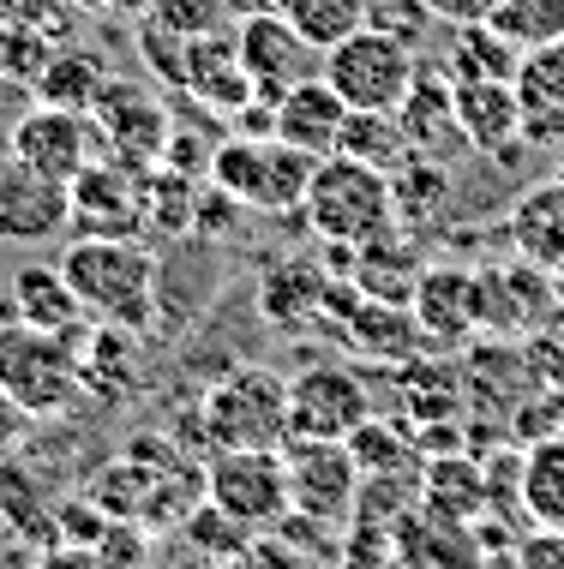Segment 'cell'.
Instances as JSON below:
<instances>
[{
  "label": "cell",
  "mask_w": 564,
  "mask_h": 569,
  "mask_svg": "<svg viewBox=\"0 0 564 569\" xmlns=\"http://www.w3.org/2000/svg\"><path fill=\"white\" fill-rule=\"evenodd\" d=\"M325 84L337 90L348 109H385L396 114L408 97V84H415L420 72V54L408 49L403 37H390V30L378 24H360L355 37H343L337 49H325Z\"/></svg>",
  "instance_id": "5"
},
{
  "label": "cell",
  "mask_w": 564,
  "mask_h": 569,
  "mask_svg": "<svg viewBox=\"0 0 564 569\" xmlns=\"http://www.w3.org/2000/svg\"><path fill=\"white\" fill-rule=\"evenodd\" d=\"M390 198H396V222H433L451 198V168L415 150L403 168H390Z\"/></svg>",
  "instance_id": "31"
},
{
  "label": "cell",
  "mask_w": 564,
  "mask_h": 569,
  "mask_svg": "<svg viewBox=\"0 0 564 569\" xmlns=\"http://www.w3.org/2000/svg\"><path fill=\"white\" fill-rule=\"evenodd\" d=\"M228 569H300V551L295 546H283L277 533H253V546L240 551Z\"/></svg>",
  "instance_id": "43"
},
{
  "label": "cell",
  "mask_w": 564,
  "mask_h": 569,
  "mask_svg": "<svg viewBox=\"0 0 564 569\" xmlns=\"http://www.w3.org/2000/svg\"><path fill=\"white\" fill-rule=\"evenodd\" d=\"M24 432H30V413H24L19 402H12L7 390H0V461H12V456H19Z\"/></svg>",
  "instance_id": "46"
},
{
  "label": "cell",
  "mask_w": 564,
  "mask_h": 569,
  "mask_svg": "<svg viewBox=\"0 0 564 569\" xmlns=\"http://www.w3.org/2000/svg\"><path fill=\"white\" fill-rule=\"evenodd\" d=\"M415 282H420V258H415V246H408L403 228H390V234L355 246V288L367 300L408 306V300H415Z\"/></svg>",
  "instance_id": "26"
},
{
  "label": "cell",
  "mask_w": 564,
  "mask_h": 569,
  "mask_svg": "<svg viewBox=\"0 0 564 569\" xmlns=\"http://www.w3.org/2000/svg\"><path fill=\"white\" fill-rule=\"evenodd\" d=\"M343 569H396V528H378V521H348L343 546H337Z\"/></svg>",
  "instance_id": "37"
},
{
  "label": "cell",
  "mask_w": 564,
  "mask_h": 569,
  "mask_svg": "<svg viewBox=\"0 0 564 569\" xmlns=\"http://www.w3.org/2000/svg\"><path fill=\"white\" fill-rule=\"evenodd\" d=\"M523 353H528V372H535L541 390L564 396V342H553V336H535Z\"/></svg>",
  "instance_id": "44"
},
{
  "label": "cell",
  "mask_w": 564,
  "mask_h": 569,
  "mask_svg": "<svg viewBox=\"0 0 564 569\" xmlns=\"http://www.w3.org/2000/svg\"><path fill=\"white\" fill-rule=\"evenodd\" d=\"M235 49H240V67H247V79H253V97H265V102L288 97L295 84L318 79V67H325V54H318L283 12L235 19Z\"/></svg>",
  "instance_id": "10"
},
{
  "label": "cell",
  "mask_w": 564,
  "mask_h": 569,
  "mask_svg": "<svg viewBox=\"0 0 564 569\" xmlns=\"http://www.w3.org/2000/svg\"><path fill=\"white\" fill-rule=\"evenodd\" d=\"M426 12L456 30V24H486L498 12V0H426Z\"/></svg>",
  "instance_id": "45"
},
{
  "label": "cell",
  "mask_w": 564,
  "mask_h": 569,
  "mask_svg": "<svg viewBox=\"0 0 564 569\" xmlns=\"http://www.w3.org/2000/svg\"><path fill=\"white\" fill-rule=\"evenodd\" d=\"M516 109H523V144L564 150V37L516 60Z\"/></svg>",
  "instance_id": "18"
},
{
  "label": "cell",
  "mask_w": 564,
  "mask_h": 569,
  "mask_svg": "<svg viewBox=\"0 0 564 569\" xmlns=\"http://www.w3.org/2000/svg\"><path fill=\"white\" fill-rule=\"evenodd\" d=\"M72 295H79L85 318L120 330H157V258L139 240H85L72 234V246L60 252Z\"/></svg>",
  "instance_id": "1"
},
{
  "label": "cell",
  "mask_w": 564,
  "mask_h": 569,
  "mask_svg": "<svg viewBox=\"0 0 564 569\" xmlns=\"http://www.w3.org/2000/svg\"><path fill=\"white\" fill-rule=\"evenodd\" d=\"M408 312H415V325L433 348L475 342L481 336V276L463 270V264H426Z\"/></svg>",
  "instance_id": "14"
},
{
  "label": "cell",
  "mask_w": 564,
  "mask_h": 569,
  "mask_svg": "<svg viewBox=\"0 0 564 569\" xmlns=\"http://www.w3.org/2000/svg\"><path fill=\"white\" fill-rule=\"evenodd\" d=\"M505 234L516 246V258L541 270H564V174L558 180H541L535 192H523L505 217Z\"/></svg>",
  "instance_id": "20"
},
{
  "label": "cell",
  "mask_w": 564,
  "mask_h": 569,
  "mask_svg": "<svg viewBox=\"0 0 564 569\" xmlns=\"http://www.w3.org/2000/svg\"><path fill=\"white\" fill-rule=\"evenodd\" d=\"M7 312L24 318V325H37V330H79L85 325V306L72 295V282L60 264H19L12 270Z\"/></svg>",
  "instance_id": "21"
},
{
  "label": "cell",
  "mask_w": 564,
  "mask_h": 569,
  "mask_svg": "<svg viewBox=\"0 0 564 569\" xmlns=\"http://www.w3.org/2000/svg\"><path fill=\"white\" fill-rule=\"evenodd\" d=\"M7 157L37 168V174L49 180H79L90 162H97V120L85 109H60V102H37V109H24L12 120L7 132Z\"/></svg>",
  "instance_id": "9"
},
{
  "label": "cell",
  "mask_w": 564,
  "mask_h": 569,
  "mask_svg": "<svg viewBox=\"0 0 564 569\" xmlns=\"http://www.w3.org/2000/svg\"><path fill=\"white\" fill-rule=\"evenodd\" d=\"M240 210H247V204H240V198H228L222 187H198V210H192V234H235V228H240Z\"/></svg>",
  "instance_id": "41"
},
{
  "label": "cell",
  "mask_w": 564,
  "mask_h": 569,
  "mask_svg": "<svg viewBox=\"0 0 564 569\" xmlns=\"http://www.w3.org/2000/svg\"><path fill=\"white\" fill-rule=\"evenodd\" d=\"M523 516L535 528H564V432L523 450Z\"/></svg>",
  "instance_id": "28"
},
{
  "label": "cell",
  "mask_w": 564,
  "mask_h": 569,
  "mask_svg": "<svg viewBox=\"0 0 564 569\" xmlns=\"http://www.w3.org/2000/svg\"><path fill=\"white\" fill-rule=\"evenodd\" d=\"M0 546H7V516H0Z\"/></svg>",
  "instance_id": "50"
},
{
  "label": "cell",
  "mask_w": 564,
  "mask_h": 569,
  "mask_svg": "<svg viewBox=\"0 0 564 569\" xmlns=\"http://www.w3.org/2000/svg\"><path fill=\"white\" fill-rule=\"evenodd\" d=\"M348 456L360 461V473H396V468H420V443L408 426H390L385 413H373L367 426L348 432Z\"/></svg>",
  "instance_id": "34"
},
{
  "label": "cell",
  "mask_w": 564,
  "mask_h": 569,
  "mask_svg": "<svg viewBox=\"0 0 564 569\" xmlns=\"http://www.w3.org/2000/svg\"><path fill=\"white\" fill-rule=\"evenodd\" d=\"M102 84H109V72H102V60L97 54H85V49H67L42 67V79L30 84L37 90V102H60V109H97V97H102Z\"/></svg>",
  "instance_id": "29"
},
{
  "label": "cell",
  "mask_w": 564,
  "mask_h": 569,
  "mask_svg": "<svg viewBox=\"0 0 564 569\" xmlns=\"http://www.w3.org/2000/svg\"><path fill=\"white\" fill-rule=\"evenodd\" d=\"M30 569H102V563H97V551H90V546H49Z\"/></svg>",
  "instance_id": "47"
},
{
  "label": "cell",
  "mask_w": 564,
  "mask_h": 569,
  "mask_svg": "<svg viewBox=\"0 0 564 569\" xmlns=\"http://www.w3.org/2000/svg\"><path fill=\"white\" fill-rule=\"evenodd\" d=\"M90 120H97V138H102V150L120 162H132V168H157L162 162V150H169V114H162V102L150 97V90L139 84H102V97H97V109H90Z\"/></svg>",
  "instance_id": "13"
},
{
  "label": "cell",
  "mask_w": 564,
  "mask_h": 569,
  "mask_svg": "<svg viewBox=\"0 0 564 569\" xmlns=\"http://www.w3.org/2000/svg\"><path fill=\"white\" fill-rule=\"evenodd\" d=\"M79 330H37L24 318L0 325V390L19 402L30 420H60L79 408L85 372H79Z\"/></svg>",
  "instance_id": "2"
},
{
  "label": "cell",
  "mask_w": 564,
  "mask_h": 569,
  "mask_svg": "<svg viewBox=\"0 0 564 569\" xmlns=\"http://www.w3.org/2000/svg\"><path fill=\"white\" fill-rule=\"evenodd\" d=\"M343 342L360 353V360H378V366H403V360H415V348L426 342L420 325H415V312L408 306H390V300H367L360 295V306L348 312V325H343Z\"/></svg>",
  "instance_id": "22"
},
{
  "label": "cell",
  "mask_w": 564,
  "mask_h": 569,
  "mask_svg": "<svg viewBox=\"0 0 564 569\" xmlns=\"http://www.w3.org/2000/svg\"><path fill=\"white\" fill-rule=\"evenodd\" d=\"M277 12L313 42L318 54L337 49L343 37H355V30L367 24V0H277Z\"/></svg>",
  "instance_id": "33"
},
{
  "label": "cell",
  "mask_w": 564,
  "mask_h": 569,
  "mask_svg": "<svg viewBox=\"0 0 564 569\" xmlns=\"http://www.w3.org/2000/svg\"><path fill=\"white\" fill-rule=\"evenodd\" d=\"M420 503L451 521H481L486 516V461L468 450L420 461Z\"/></svg>",
  "instance_id": "25"
},
{
  "label": "cell",
  "mask_w": 564,
  "mask_h": 569,
  "mask_svg": "<svg viewBox=\"0 0 564 569\" xmlns=\"http://www.w3.org/2000/svg\"><path fill=\"white\" fill-rule=\"evenodd\" d=\"M222 12L235 24V19H253V12H277V0H222Z\"/></svg>",
  "instance_id": "48"
},
{
  "label": "cell",
  "mask_w": 564,
  "mask_h": 569,
  "mask_svg": "<svg viewBox=\"0 0 564 569\" xmlns=\"http://www.w3.org/2000/svg\"><path fill=\"white\" fill-rule=\"evenodd\" d=\"M205 498L240 528L270 533L295 510L288 503V456L283 450H217L205 461Z\"/></svg>",
  "instance_id": "6"
},
{
  "label": "cell",
  "mask_w": 564,
  "mask_h": 569,
  "mask_svg": "<svg viewBox=\"0 0 564 569\" xmlns=\"http://www.w3.org/2000/svg\"><path fill=\"white\" fill-rule=\"evenodd\" d=\"M343 120H348V102L325 84V72L307 84H295L288 97H277V138L295 150H307V157H337Z\"/></svg>",
  "instance_id": "19"
},
{
  "label": "cell",
  "mask_w": 564,
  "mask_h": 569,
  "mask_svg": "<svg viewBox=\"0 0 564 569\" xmlns=\"http://www.w3.org/2000/svg\"><path fill=\"white\" fill-rule=\"evenodd\" d=\"M486 546L475 521H451L415 503L396 521V569H481Z\"/></svg>",
  "instance_id": "17"
},
{
  "label": "cell",
  "mask_w": 564,
  "mask_h": 569,
  "mask_svg": "<svg viewBox=\"0 0 564 569\" xmlns=\"http://www.w3.org/2000/svg\"><path fill=\"white\" fill-rule=\"evenodd\" d=\"M72 228V187L49 180L24 162H0V240L7 246H49Z\"/></svg>",
  "instance_id": "12"
},
{
  "label": "cell",
  "mask_w": 564,
  "mask_h": 569,
  "mask_svg": "<svg viewBox=\"0 0 564 569\" xmlns=\"http://www.w3.org/2000/svg\"><path fill=\"white\" fill-rule=\"evenodd\" d=\"M55 60V49L42 42V30L37 24H12V30H0V67H12L7 79H19V84H37L42 79V67Z\"/></svg>",
  "instance_id": "38"
},
{
  "label": "cell",
  "mask_w": 564,
  "mask_h": 569,
  "mask_svg": "<svg viewBox=\"0 0 564 569\" xmlns=\"http://www.w3.org/2000/svg\"><path fill=\"white\" fill-rule=\"evenodd\" d=\"M486 24L528 54V49H541V42L564 37V0H498V12Z\"/></svg>",
  "instance_id": "35"
},
{
  "label": "cell",
  "mask_w": 564,
  "mask_h": 569,
  "mask_svg": "<svg viewBox=\"0 0 564 569\" xmlns=\"http://www.w3.org/2000/svg\"><path fill=\"white\" fill-rule=\"evenodd\" d=\"M403 132H408V144L420 150V157H445V150L456 144V109H451V72L445 67H420L415 72V84H408V97H403Z\"/></svg>",
  "instance_id": "23"
},
{
  "label": "cell",
  "mask_w": 564,
  "mask_h": 569,
  "mask_svg": "<svg viewBox=\"0 0 564 569\" xmlns=\"http://www.w3.org/2000/svg\"><path fill=\"white\" fill-rule=\"evenodd\" d=\"M79 372H85V396L127 402V396L139 390V330L97 325L79 348Z\"/></svg>",
  "instance_id": "24"
},
{
  "label": "cell",
  "mask_w": 564,
  "mask_h": 569,
  "mask_svg": "<svg viewBox=\"0 0 564 569\" xmlns=\"http://www.w3.org/2000/svg\"><path fill=\"white\" fill-rule=\"evenodd\" d=\"M516 60H523V49L498 37L493 24H456L445 72L451 79H516Z\"/></svg>",
  "instance_id": "30"
},
{
  "label": "cell",
  "mask_w": 564,
  "mask_h": 569,
  "mask_svg": "<svg viewBox=\"0 0 564 569\" xmlns=\"http://www.w3.org/2000/svg\"><path fill=\"white\" fill-rule=\"evenodd\" d=\"M288 503L313 521H330V528H348L360 503V461L348 456V443L330 438H288Z\"/></svg>",
  "instance_id": "8"
},
{
  "label": "cell",
  "mask_w": 564,
  "mask_h": 569,
  "mask_svg": "<svg viewBox=\"0 0 564 569\" xmlns=\"http://www.w3.org/2000/svg\"><path fill=\"white\" fill-rule=\"evenodd\" d=\"M516 563L523 569H564V528H535L516 540Z\"/></svg>",
  "instance_id": "42"
},
{
  "label": "cell",
  "mask_w": 564,
  "mask_h": 569,
  "mask_svg": "<svg viewBox=\"0 0 564 569\" xmlns=\"http://www.w3.org/2000/svg\"><path fill=\"white\" fill-rule=\"evenodd\" d=\"M300 217L325 246H367L396 228V198H390V174L367 168L355 157H325L313 168V187Z\"/></svg>",
  "instance_id": "3"
},
{
  "label": "cell",
  "mask_w": 564,
  "mask_h": 569,
  "mask_svg": "<svg viewBox=\"0 0 564 569\" xmlns=\"http://www.w3.org/2000/svg\"><path fill=\"white\" fill-rule=\"evenodd\" d=\"M72 7H85V12H97V7H109V0H72Z\"/></svg>",
  "instance_id": "49"
},
{
  "label": "cell",
  "mask_w": 564,
  "mask_h": 569,
  "mask_svg": "<svg viewBox=\"0 0 564 569\" xmlns=\"http://www.w3.org/2000/svg\"><path fill=\"white\" fill-rule=\"evenodd\" d=\"M205 443L217 450H283L288 443V378L270 366H228L198 402Z\"/></svg>",
  "instance_id": "4"
},
{
  "label": "cell",
  "mask_w": 564,
  "mask_h": 569,
  "mask_svg": "<svg viewBox=\"0 0 564 569\" xmlns=\"http://www.w3.org/2000/svg\"><path fill=\"white\" fill-rule=\"evenodd\" d=\"M192 210H198V174H180L169 162L145 168V228L192 234Z\"/></svg>",
  "instance_id": "32"
},
{
  "label": "cell",
  "mask_w": 564,
  "mask_h": 569,
  "mask_svg": "<svg viewBox=\"0 0 564 569\" xmlns=\"http://www.w3.org/2000/svg\"><path fill=\"white\" fill-rule=\"evenodd\" d=\"M337 157H355V162L385 168V174H390V168H403L408 157H415V144H408V132H403V114H385V109H348Z\"/></svg>",
  "instance_id": "27"
},
{
  "label": "cell",
  "mask_w": 564,
  "mask_h": 569,
  "mask_svg": "<svg viewBox=\"0 0 564 569\" xmlns=\"http://www.w3.org/2000/svg\"><path fill=\"white\" fill-rule=\"evenodd\" d=\"M72 234L85 240H139L145 234V168L102 157L72 180Z\"/></svg>",
  "instance_id": "11"
},
{
  "label": "cell",
  "mask_w": 564,
  "mask_h": 569,
  "mask_svg": "<svg viewBox=\"0 0 564 569\" xmlns=\"http://www.w3.org/2000/svg\"><path fill=\"white\" fill-rule=\"evenodd\" d=\"M373 390L355 366H307V372L288 378V438H330V443H348L355 426L373 420Z\"/></svg>",
  "instance_id": "7"
},
{
  "label": "cell",
  "mask_w": 564,
  "mask_h": 569,
  "mask_svg": "<svg viewBox=\"0 0 564 569\" xmlns=\"http://www.w3.org/2000/svg\"><path fill=\"white\" fill-rule=\"evenodd\" d=\"M456 132L481 157H511L523 144V109H516V79H451Z\"/></svg>",
  "instance_id": "15"
},
{
  "label": "cell",
  "mask_w": 564,
  "mask_h": 569,
  "mask_svg": "<svg viewBox=\"0 0 564 569\" xmlns=\"http://www.w3.org/2000/svg\"><path fill=\"white\" fill-rule=\"evenodd\" d=\"M367 24L390 30V37H403L415 49L426 37V24H433V12H426V0H367Z\"/></svg>",
  "instance_id": "39"
},
{
  "label": "cell",
  "mask_w": 564,
  "mask_h": 569,
  "mask_svg": "<svg viewBox=\"0 0 564 569\" xmlns=\"http://www.w3.org/2000/svg\"><path fill=\"white\" fill-rule=\"evenodd\" d=\"M330 264H318V258H277V264H265L258 276V318H265L270 330H318V318H325V295H330Z\"/></svg>",
  "instance_id": "16"
},
{
  "label": "cell",
  "mask_w": 564,
  "mask_h": 569,
  "mask_svg": "<svg viewBox=\"0 0 564 569\" xmlns=\"http://www.w3.org/2000/svg\"><path fill=\"white\" fill-rule=\"evenodd\" d=\"M90 551L102 569H145V521H109V533Z\"/></svg>",
  "instance_id": "40"
},
{
  "label": "cell",
  "mask_w": 564,
  "mask_h": 569,
  "mask_svg": "<svg viewBox=\"0 0 564 569\" xmlns=\"http://www.w3.org/2000/svg\"><path fill=\"white\" fill-rule=\"evenodd\" d=\"M139 19L175 30V37H210V30H222V0H145Z\"/></svg>",
  "instance_id": "36"
}]
</instances>
